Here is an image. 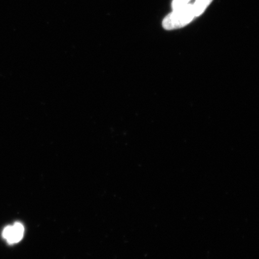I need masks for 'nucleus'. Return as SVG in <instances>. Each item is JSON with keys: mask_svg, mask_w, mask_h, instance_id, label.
<instances>
[{"mask_svg": "<svg viewBox=\"0 0 259 259\" xmlns=\"http://www.w3.org/2000/svg\"><path fill=\"white\" fill-rule=\"evenodd\" d=\"M212 1L213 0H195L192 4L195 17L202 15Z\"/></svg>", "mask_w": 259, "mask_h": 259, "instance_id": "obj_3", "label": "nucleus"}, {"mask_svg": "<svg viewBox=\"0 0 259 259\" xmlns=\"http://www.w3.org/2000/svg\"><path fill=\"white\" fill-rule=\"evenodd\" d=\"M190 1L191 0H173L172 3H171V8L173 10H176L183 8L184 6L189 4Z\"/></svg>", "mask_w": 259, "mask_h": 259, "instance_id": "obj_4", "label": "nucleus"}, {"mask_svg": "<svg viewBox=\"0 0 259 259\" xmlns=\"http://www.w3.org/2000/svg\"><path fill=\"white\" fill-rule=\"evenodd\" d=\"M195 18L192 4L173 10L163 19V27L166 30H173L185 27Z\"/></svg>", "mask_w": 259, "mask_h": 259, "instance_id": "obj_1", "label": "nucleus"}, {"mask_svg": "<svg viewBox=\"0 0 259 259\" xmlns=\"http://www.w3.org/2000/svg\"><path fill=\"white\" fill-rule=\"evenodd\" d=\"M24 234V226L21 223L16 222L14 225L6 227L2 235L9 244H13L20 241L23 238Z\"/></svg>", "mask_w": 259, "mask_h": 259, "instance_id": "obj_2", "label": "nucleus"}]
</instances>
